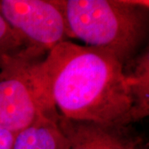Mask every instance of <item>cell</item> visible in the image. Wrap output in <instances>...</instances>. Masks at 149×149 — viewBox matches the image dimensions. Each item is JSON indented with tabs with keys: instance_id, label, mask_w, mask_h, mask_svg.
I'll return each mask as SVG.
<instances>
[{
	"instance_id": "obj_1",
	"label": "cell",
	"mask_w": 149,
	"mask_h": 149,
	"mask_svg": "<svg viewBox=\"0 0 149 149\" xmlns=\"http://www.w3.org/2000/svg\"><path fill=\"white\" fill-rule=\"evenodd\" d=\"M32 74L43 111L78 122L132 124L123 63L111 52L64 41L37 59Z\"/></svg>"
},
{
	"instance_id": "obj_2",
	"label": "cell",
	"mask_w": 149,
	"mask_h": 149,
	"mask_svg": "<svg viewBox=\"0 0 149 149\" xmlns=\"http://www.w3.org/2000/svg\"><path fill=\"white\" fill-rule=\"evenodd\" d=\"M61 12L66 37L113 53L124 64L136 56L148 27V2L54 0Z\"/></svg>"
},
{
	"instance_id": "obj_3",
	"label": "cell",
	"mask_w": 149,
	"mask_h": 149,
	"mask_svg": "<svg viewBox=\"0 0 149 149\" xmlns=\"http://www.w3.org/2000/svg\"><path fill=\"white\" fill-rule=\"evenodd\" d=\"M45 55L29 48L0 58V128L18 133L43 111L32 66Z\"/></svg>"
},
{
	"instance_id": "obj_4",
	"label": "cell",
	"mask_w": 149,
	"mask_h": 149,
	"mask_svg": "<svg viewBox=\"0 0 149 149\" xmlns=\"http://www.w3.org/2000/svg\"><path fill=\"white\" fill-rule=\"evenodd\" d=\"M0 15L26 47L39 53L66 41L64 17L54 0H0Z\"/></svg>"
},
{
	"instance_id": "obj_5",
	"label": "cell",
	"mask_w": 149,
	"mask_h": 149,
	"mask_svg": "<svg viewBox=\"0 0 149 149\" xmlns=\"http://www.w3.org/2000/svg\"><path fill=\"white\" fill-rule=\"evenodd\" d=\"M56 118L67 140V149H140L141 139L129 126L72 121L57 113Z\"/></svg>"
},
{
	"instance_id": "obj_6",
	"label": "cell",
	"mask_w": 149,
	"mask_h": 149,
	"mask_svg": "<svg viewBox=\"0 0 149 149\" xmlns=\"http://www.w3.org/2000/svg\"><path fill=\"white\" fill-rule=\"evenodd\" d=\"M13 149H67V140L53 109L42 111L16 134Z\"/></svg>"
},
{
	"instance_id": "obj_7",
	"label": "cell",
	"mask_w": 149,
	"mask_h": 149,
	"mask_svg": "<svg viewBox=\"0 0 149 149\" xmlns=\"http://www.w3.org/2000/svg\"><path fill=\"white\" fill-rule=\"evenodd\" d=\"M123 72L133 100L131 122L149 114V54L145 50L123 64Z\"/></svg>"
},
{
	"instance_id": "obj_8",
	"label": "cell",
	"mask_w": 149,
	"mask_h": 149,
	"mask_svg": "<svg viewBox=\"0 0 149 149\" xmlns=\"http://www.w3.org/2000/svg\"><path fill=\"white\" fill-rule=\"evenodd\" d=\"M26 48L22 38L14 32L0 15V58Z\"/></svg>"
},
{
	"instance_id": "obj_9",
	"label": "cell",
	"mask_w": 149,
	"mask_h": 149,
	"mask_svg": "<svg viewBox=\"0 0 149 149\" xmlns=\"http://www.w3.org/2000/svg\"><path fill=\"white\" fill-rule=\"evenodd\" d=\"M17 133L0 128V149H13Z\"/></svg>"
}]
</instances>
